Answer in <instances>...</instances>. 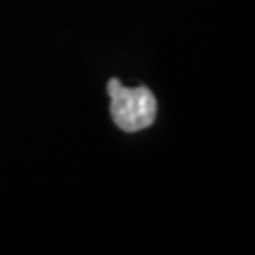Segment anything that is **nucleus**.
Segmentation results:
<instances>
[{
    "label": "nucleus",
    "mask_w": 255,
    "mask_h": 255,
    "mask_svg": "<svg viewBox=\"0 0 255 255\" xmlns=\"http://www.w3.org/2000/svg\"><path fill=\"white\" fill-rule=\"evenodd\" d=\"M111 96V117L124 132L145 130L157 117V100L149 87H124L119 79L107 83Z\"/></svg>",
    "instance_id": "1"
}]
</instances>
